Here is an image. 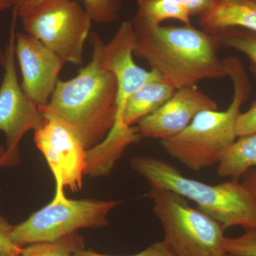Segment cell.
<instances>
[{
	"instance_id": "1",
	"label": "cell",
	"mask_w": 256,
	"mask_h": 256,
	"mask_svg": "<svg viewBox=\"0 0 256 256\" xmlns=\"http://www.w3.org/2000/svg\"><path fill=\"white\" fill-rule=\"evenodd\" d=\"M92 60L76 76L60 80L46 106H38L46 119L70 130L89 150L104 140L117 118L118 86L114 74L101 63L104 42L92 33Z\"/></svg>"
},
{
	"instance_id": "2",
	"label": "cell",
	"mask_w": 256,
	"mask_h": 256,
	"mask_svg": "<svg viewBox=\"0 0 256 256\" xmlns=\"http://www.w3.org/2000/svg\"><path fill=\"white\" fill-rule=\"evenodd\" d=\"M134 55L178 90L228 76L214 35L192 25L146 28L133 24Z\"/></svg>"
},
{
	"instance_id": "3",
	"label": "cell",
	"mask_w": 256,
	"mask_h": 256,
	"mask_svg": "<svg viewBox=\"0 0 256 256\" xmlns=\"http://www.w3.org/2000/svg\"><path fill=\"white\" fill-rule=\"evenodd\" d=\"M224 60L234 86L233 100L228 108L202 111L182 132L160 141L170 156L193 171L218 165L236 140L240 108L252 92L242 60L234 56Z\"/></svg>"
},
{
	"instance_id": "4",
	"label": "cell",
	"mask_w": 256,
	"mask_h": 256,
	"mask_svg": "<svg viewBox=\"0 0 256 256\" xmlns=\"http://www.w3.org/2000/svg\"><path fill=\"white\" fill-rule=\"evenodd\" d=\"M130 166L151 188L168 190L191 200L224 229L240 226L246 232H256V204L238 181L208 184L186 178L172 164L152 156H134Z\"/></svg>"
},
{
	"instance_id": "5",
	"label": "cell",
	"mask_w": 256,
	"mask_h": 256,
	"mask_svg": "<svg viewBox=\"0 0 256 256\" xmlns=\"http://www.w3.org/2000/svg\"><path fill=\"white\" fill-rule=\"evenodd\" d=\"M149 196L163 240L175 256H230L225 248V229L218 222L174 192L151 188Z\"/></svg>"
},
{
	"instance_id": "6",
	"label": "cell",
	"mask_w": 256,
	"mask_h": 256,
	"mask_svg": "<svg viewBox=\"0 0 256 256\" xmlns=\"http://www.w3.org/2000/svg\"><path fill=\"white\" fill-rule=\"evenodd\" d=\"M64 188H56L55 196L43 207L18 225L12 237L18 246L50 242L75 234L82 228H100L108 224V216L118 206V200H70Z\"/></svg>"
},
{
	"instance_id": "7",
	"label": "cell",
	"mask_w": 256,
	"mask_h": 256,
	"mask_svg": "<svg viewBox=\"0 0 256 256\" xmlns=\"http://www.w3.org/2000/svg\"><path fill=\"white\" fill-rule=\"evenodd\" d=\"M21 20L26 33L53 50L64 64H84V46L92 21L78 3L50 0Z\"/></svg>"
},
{
	"instance_id": "8",
	"label": "cell",
	"mask_w": 256,
	"mask_h": 256,
	"mask_svg": "<svg viewBox=\"0 0 256 256\" xmlns=\"http://www.w3.org/2000/svg\"><path fill=\"white\" fill-rule=\"evenodd\" d=\"M16 18L14 13L2 64L4 74L0 84V131L6 136V148L0 156V168L18 164V146L24 136L30 131L40 129L45 122L38 106L25 94L18 82L15 56Z\"/></svg>"
},
{
	"instance_id": "9",
	"label": "cell",
	"mask_w": 256,
	"mask_h": 256,
	"mask_svg": "<svg viewBox=\"0 0 256 256\" xmlns=\"http://www.w3.org/2000/svg\"><path fill=\"white\" fill-rule=\"evenodd\" d=\"M34 142L54 176L56 188L80 190L86 174L87 150L80 140L58 121L45 118L34 132Z\"/></svg>"
},
{
	"instance_id": "10",
	"label": "cell",
	"mask_w": 256,
	"mask_h": 256,
	"mask_svg": "<svg viewBox=\"0 0 256 256\" xmlns=\"http://www.w3.org/2000/svg\"><path fill=\"white\" fill-rule=\"evenodd\" d=\"M15 56L24 92L37 106H46L60 82L63 60L35 37L20 32L16 33Z\"/></svg>"
},
{
	"instance_id": "11",
	"label": "cell",
	"mask_w": 256,
	"mask_h": 256,
	"mask_svg": "<svg viewBox=\"0 0 256 256\" xmlns=\"http://www.w3.org/2000/svg\"><path fill=\"white\" fill-rule=\"evenodd\" d=\"M134 30L132 21L121 24L114 38L101 48V63L114 74L117 82V118H119L130 97L148 82L163 78L156 70L138 66L134 55Z\"/></svg>"
},
{
	"instance_id": "12",
	"label": "cell",
	"mask_w": 256,
	"mask_h": 256,
	"mask_svg": "<svg viewBox=\"0 0 256 256\" xmlns=\"http://www.w3.org/2000/svg\"><path fill=\"white\" fill-rule=\"evenodd\" d=\"M217 109L216 101L197 86L178 89L164 105L138 122V132L142 138L161 141L182 132L202 111Z\"/></svg>"
},
{
	"instance_id": "13",
	"label": "cell",
	"mask_w": 256,
	"mask_h": 256,
	"mask_svg": "<svg viewBox=\"0 0 256 256\" xmlns=\"http://www.w3.org/2000/svg\"><path fill=\"white\" fill-rule=\"evenodd\" d=\"M198 24L212 35L233 28L256 33V0H210Z\"/></svg>"
},
{
	"instance_id": "14",
	"label": "cell",
	"mask_w": 256,
	"mask_h": 256,
	"mask_svg": "<svg viewBox=\"0 0 256 256\" xmlns=\"http://www.w3.org/2000/svg\"><path fill=\"white\" fill-rule=\"evenodd\" d=\"M141 138L137 126L128 127L116 122L104 140L88 150L86 175L107 176L128 146L139 142Z\"/></svg>"
},
{
	"instance_id": "15",
	"label": "cell",
	"mask_w": 256,
	"mask_h": 256,
	"mask_svg": "<svg viewBox=\"0 0 256 256\" xmlns=\"http://www.w3.org/2000/svg\"><path fill=\"white\" fill-rule=\"evenodd\" d=\"M176 92V89L164 78L148 82L128 98L116 122H122L128 127L134 126L158 110Z\"/></svg>"
},
{
	"instance_id": "16",
	"label": "cell",
	"mask_w": 256,
	"mask_h": 256,
	"mask_svg": "<svg viewBox=\"0 0 256 256\" xmlns=\"http://www.w3.org/2000/svg\"><path fill=\"white\" fill-rule=\"evenodd\" d=\"M138 10L133 24L154 28L163 22L174 20L192 25L191 16L182 0H138Z\"/></svg>"
},
{
	"instance_id": "17",
	"label": "cell",
	"mask_w": 256,
	"mask_h": 256,
	"mask_svg": "<svg viewBox=\"0 0 256 256\" xmlns=\"http://www.w3.org/2000/svg\"><path fill=\"white\" fill-rule=\"evenodd\" d=\"M256 168V133L242 136L234 142L217 168L222 178L238 181L252 168Z\"/></svg>"
},
{
	"instance_id": "18",
	"label": "cell",
	"mask_w": 256,
	"mask_h": 256,
	"mask_svg": "<svg viewBox=\"0 0 256 256\" xmlns=\"http://www.w3.org/2000/svg\"><path fill=\"white\" fill-rule=\"evenodd\" d=\"M50 0H14V12L22 18ZM86 11L92 22L105 24L120 18L122 0H84Z\"/></svg>"
},
{
	"instance_id": "19",
	"label": "cell",
	"mask_w": 256,
	"mask_h": 256,
	"mask_svg": "<svg viewBox=\"0 0 256 256\" xmlns=\"http://www.w3.org/2000/svg\"><path fill=\"white\" fill-rule=\"evenodd\" d=\"M220 46L246 56L249 69L256 77V33L242 28H228L214 34Z\"/></svg>"
},
{
	"instance_id": "20",
	"label": "cell",
	"mask_w": 256,
	"mask_h": 256,
	"mask_svg": "<svg viewBox=\"0 0 256 256\" xmlns=\"http://www.w3.org/2000/svg\"><path fill=\"white\" fill-rule=\"evenodd\" d=\"M82 247L84 239L75 233L54 242L30 244L18 256H73Z\"/></svg>"
},
{
	"instance_id": "21",
	"label": "cell",
	"mask_w": 256,
	"mask_h": 256,
	"mask_svg": "<svg viewBox=\"0 0 256 256\" xmlns=\"http://www.w3.org/2000/svg\"><path fill=\"white\" fill-rule=\"evenodd\" d=\"M225 248L230 256H256V232H246L236 238L226 237Z\"/></svg>"
},
{
	"instance_id": "22",
	"label": "cell",
	"mask_w": 256,
	"mask_h": 256,
	"mask_svg": "<svg viewBox=\"0 0 256 256\" xmlns=\"http://www.w3.org/2000/svg\"><path fill=\"white\" fill-rule=\"evenodd\" d=\"M73 256H114L104 255L92 250H86L84 247L80 248L74 252ZM129 256H175L171 249L164 240L154 242L136 255Z\"/></svg>"
},
{
	"instance_id": "23",
	"label": "cell",
	"mask_w": 256,
	"mask_h": 256,
	"mask_svg": "<svg viewBox=\"0 0 256 256\" xmlns=\"http://www.w3.org/2000/svg\"><path fill=\"white\" fill-rule=\"evenodd\" d=\"M13 228L14 226L10 224L0 210V252L18 256L23 248L18 246L13 240L12 237Z\"/></svg>"
},
{
	"instance_id": "24",
	"label": "cell",
	"mask_w": 256,
	"mask_h": 256,
	"mask_svg": "<svg viewBox=\"0 0 256 256\" xmlns=\"http://www.w3.org/2000/svg\"><path fill=\"white\" fill-rule=\"evenodd\" d=\"M256 133V100L245 112H240L236 124L237 137Z\"/></svg>"
},
{
	"instance_id": "25",
	"label": "cell",
	"mask_w": 256,
	"mask_h": 256,
	"mask_svg": "<svg viewBox=\"0 0 256 256\" xmlns=\"http://www.w3.org/2000/svg\"><path fill=\"white\" fill-rule=\"evenodd\" d=\"M190 16H200L206 9L210 0H182Z\"/></svg>"
},
{
	"instance_id": "26",
	"label": "cell",
	"mask_w": 256,
	"mask_h": 256,
	"mask_svg": "<svg viewBox=\"0 0 256 256\" xmlns=\"http://www.w3.org/2000/svg\"><path fill=\"white\" fill-rule=\"evenodd\" d=\"M242 176V185L246 188L256 204V169L248 170Z\"/></svg>"
},
{
	"instance_id": "27",
	"label": "cell",
	"mask_w": 256,
	"mask_h": 256,
	"mask_svg": "<svg viewBox=\"0 0 256 256\" xmlns=\"http://www.w3.org/2000/svg\"><path fill=\"white\" fill-rule=\"evenodd\" d=\"M14 0H0V14L14 6Z\"/></svg>"
},
{
	"instance_id": "28",
	"label": "cell",
	"mask_w": 256,
	"mask_h": 256,
	"mask_svg": "<svg viewBox=\"0 0 256 256\" xmlns=\"http://www.w3.org/2000/svg\"><path fill=\"white\" fill-rule=\"evenodd\" d=\"M3 60H4V50L0 48V65L1 66L3 63Z\"/></svg>"
},
{
	"instance_id": "29",
	"label": "cell",
	"mask_w": 256,
	"mask_h": 256,
	"mask_svg": "<svg viewBox=\"0 0 256 256\" xmlns=\"http://www.w3.org/2000/svg\"><path fill=\"white\" fill-rule=\"evenodd\" d=\"M5 151V148L4 146H0V156H2L3 154H4Z\"/></svg>"
},
{
	"instance_id": "30",
	"label": "cell",
	"mask_w": 256,
	"mask_h": 256,
	"mask_svg": "<svg viewBox=\"0 0 256 256\" xmlns=\"http://www.w3.org/2000/svg\"><path fill=\"white\" fill-rule=\"evenodd\" d=\"M0 256H16L11 255V254H6V252H0Z\"/></svg>"
}]
</instances>
